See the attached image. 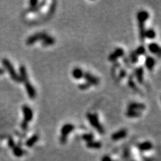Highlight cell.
<instances>
[{"mask_svg":"<svg viewBox=\"0 0 161 161\" xmlns=\"http://www.w3.org/2000/svg\"><path fill=\"white\" fill-rule=\"evenodd\" d=\"M20 77L21 78L22 81L24 83V86H25L26 92H27L28 95L30 99L31 100H34L36 97V92L35 88L33 87L30 82L28 76L27 71H26V67L24 65H21L20 67Z\"/></svg>","mask_w":161,"mask_h":161,"instance_id":"1","label":"cell"},{"mask_svg":"<svg viewBox=\"0 0 161 161\" xmlns=\"http://www.w3.org/2000/svg\"><path fill=\"white\" fill-rule=\"evenodd\" d=\"M149 13L146 10H140L137 13V21L138 25V30H139V36L142 42H144L145 40V22L149 18Z\"/></svg>","mask_w":161,"mask_h":161,"instance_id":"2","label":"cell"},{"mask_svg":"<svg viewBox=\"0 0 161 161\" xmlns=\"http://www.w3.org/2000/svg\"><path fill=\"white\" fill-rule=\"evenodd\" d=\"M87 118L89 123L91 124V126L93 127L100 134L103 135L104 134L105 131L104 127L101 124L100 121L99 120V117L97 113H88L87 114Z\"/></svg>","mask_w":161,"mask_h":161,"instance_id":"3","label":"cell"},{"mask_svg":"<svg viewBox=\"0 0 161 161\" xmlns=\"http://www.w3.org/2000/svg\"><path fill=\"white\" fill-rule=\"evenodd\" d=\"M2 63L3 67H5V69H6L7 72L9 73L11 78L14 80L16 83H22V79L20 78L19 75H18L15 71V69L14 66H13L11 62L7 59H3L2 61Z\"/></svg>","mask_w":161,"mask_h":161,"instance_id":"4","label":"cell"},{"mask_svg":"<svg viewBox=\"0 0 161 161\" xmlns=\"http://www.w3.org/2000/svg\"><path fill=\"white\" fill-rule=\"evenodd\" d=\"M75 130V126L70 123H67L63 125L61 128V136L60 137V142L61 144H65L67 140V136L70 133H71Z\"/></svg>","mask_w":161,"mask_h":161,"instance_id":"5","label":"cell"},{"mask_svg":"<svg viewBox=\"0 0 161 161\" xmlns=\"http://www.w3.org/2000/svg\"><path fill=\"white\" fill-rule=\"evenodd\" d=\"M48 34L45 32H39L36 33L30 36L28 38L26 41V43L27 45L30 46L32 44H35V42H38V41H42Z\"/></svg>","mask_w":161,"mask_h":161,"instance_id":"6","label":"cell"},{"mask_svg":"<svg viewBox=\"0 0 161 161\" xmlns=\"http://www.w3.org/2000/svg\"><path fill=\"white\" fill-rule=\"evenodd\" d=\"M124 53H125L124 50H123L121 48H115V50L109 55V57H108V60H109L110 62L114 63V62L117 61V59H118V58L123 57L125 55Z\"/></svg>","mask_w":161,"mask_h":161,"instance_id":"7","label":"cell"},{"mask_svg":"<svg viewBox=\"0 0 161 161\" xmlns=\"http://www.w3.org/2000/svg\"><path fill=\"white\" fill-rule=\"evenodd\" d=\"M22 112L24 114V120L26 122L29 123L33 118V112L32 109L27 105L22 106Z\"/></svg>","mask_w":161,"mask_h":161,"instance_id":"8","label":"cell"},{"mask_svg":"<svg viewBox=\"0 0 161 161\" xmlns=\"http://www.w3.org/2000/svg\"><path fill=\"white\" fill-rule=\"evenodd\" d=\"M83 78L86 82L90 84L91 85H97L100 83V79L97 77L93 75L89 72H85L83 74Z\"/></svg>","mask_w":161,"mask_h":161,"instance_id":"9","label":"cell"},{"mask_svg":"<svg viewBox=\"0 0 161 161\" xmlns=\"http://www.w3.org/2000/svg\"><path fill=\"white\" fill-rule=\"evenodd\" d=\"M128 132L126 129H121L117 132H114L111 136V138L113 141H118L123 138H125L127 136Z\"/></svg>","mask_w":161,"mask_h":161,"instance_id":"10","label":"cell"},{"mask_svg":"<svg viewBox=\"0 0 161 161\" xmlns=\"http://www.w3.org/2000/svg\"><path fill=\"white\" fill-rule=\"evenodd\" d=\"M146 109V105L142 103L138 102H131L128 104V110H135V111L140 112Z\"/></svg>","mask_w":161,"mask_h":161,"instance_id":"11","label":"cell"},{"mask_svg":"<svg viewBox=\"0 0 161 161\" xmlns=\"http://www.w3.org/2000/svg\"><path fill=\"white\" fill-rule=\"evenodd\" d=\"M138 149L141 152H146L152 149L153 145L151 142L150 141H145L141 143L138 144L137 145Z\"/></svg>","mask_w":161,"mask_h":161,"instance_id":"12","label":"cell"},{"mask_svg":"<svg viewBox=\"0 0 161 161\" xmlns=\"http://www.w3.org/2000/svg\"><path fill=\"white\" fill-rule=\"evenodd\" d=\"M145 64L148 70L152 71L155 66L156 61H155L154 58L152 57V56H147L145 59Z\"/></svg>","mask_w":161,"mask_h":161,"instance_id":"13","label":"cell"},{"mask_svg":"<svg viewBox=\"0 0 161 161\" xmlns=\"http://www.w3.org/2000/svg\"><path fill=\"white\" fill-rule=\"evenodd\" d=\"M135 77L136 80L140 84L143 83L144 81V68L142 67H138L135 69Z\"/></svg>","mask_w":161,"mask_h":161,"instance_id":"14","label":"cell"},{"mask_svg":"<svg viewBox=\"0 0 161 161\" xmlns=\"http://www.w3.org/2000/svg\"><path fill=\"white\" fill-rule=\"evenodd\" d=\"M148 50L151 53L154 54V55H159L160 52V46L156 42H151L148 45Z\"/></svg>","mask_w":161,"mask_h":161,"instance_id":"15","label":"cell"},{"mask_svg":"<svg viewBox=\"0 0 161 161\" xmlns=\"http://www.w3.org/2000/svg\"><path fill=\"white\" fill-rule=\"evenodd\" d=\"M84 72L79 67H75L72 71V76L74 79L77 80H79L80 79L83 78Z\"/></svg>","mask_w":161,"mask_h":161,"instance_id":"16","label":"cell"},{"mask_svg":"<svg viewBox=\"0 0 161 161\" xmlns=\"http://www.w3.org/2000/svg\"><path fill=\"white\" fill-rule=\"evenodd\" d=\"M55 43V38L53 37L50 36L49 35H47L42 40V45L44 47L46 46H49L53 45Z\"/></svg>","mask_w":161,"mask_h":161,"instance_id":"17","label":"cell"},{"mask_svg":"<svg viewBox=\"0 0 161 161\" xmlns=\"http://www.w3.org/2000/svg\"><path fill=\"white\" fill-rule=\"evenodd\" d=\"M38 139H39V136L38 134H34L32 136H31L30 138H29L28 139L26 140V146L28 148L32 147L33 146L38 142Z\"/></svg>","mask_w":161,"mask_h":161,"instance_id":"18","label":"cell"},{"mask_svg":"<svg viewBox=\"0 0 161 161\" xmlns=\"http://www.w3.org/2000/svg\"><path fill=\"white\" fill-rule=\"evenodd\" d=\"M128 85L129 87H130L132 89H133V90H134V91H136V92L140 93V91L139 90V89H138L137 86H136V84L135 82H134V79H133L132 75H130L128 77Z\"/></svg>","mask_w":161,"mask_h":161,"instance_id":"19","label":"cell"},{"mask_svg":"<svg viewBox=\"0 0 161 161\" xmlns=\"http://www.w3.org/2000/svg\"><path fill=\"white\" fill-rule=\"evenodd\" d=\"M86 146L91 149H100L102 148V145L100 142L98 141H91L86 144Z\"/></svg>","mask_w":161,"mask_h":161,"instance_id":"20","label":"cell"},{"mask_svg":"<svg viewBox=\"0 0 161 161\" xmlns=\"http://www.w3.org/2000/svg\"><path fill=\"white\" fill-rule=\"evenodd\" d=\"M141 112L135 111V110H127L126 115L128 117H130V118H134V117H139L141 116Z\"/></svg>","mask_w":161,"mask_h":161,"instance_id":"21","label":"cell"},{"mask_svg":"<svg viewBox=\"0 0 161 161\" xmlns=\"http://www.w3.org/2000/svg\"><path fill=\"white\" fill-rule=\"evenodd\" d=\"M156 32H155L154 29L149 28L145 30V38H146L148 39H150V40H152V39H154L155 37H156Z\"/></svg>","mask_w":161,"mask_h":161,"instance_id":"22","label":"cell"},{"mask_svg":"<svg viewBox=\"0 0 161 161\" xmlns=\"http://www.w3.org/2000/svg\"><path fill=\"white\" fill-rule=\"evenodd\" d=\"M46 1H42L40 2H39L38 3V5H36L35 7H30L28 9V11L30 12H39L41 10V8L44 6V5L46 4Z\"/></svg>","mask_w":161,"mask_h":161,"instance_id":"23","label":"cell"},{"mask_svg":"<svg viewBox=\"0 0 161 161\" xmlns=\"http://www.w3.org/2000/svg\"><path fill=\"white\" fill-rule=\"evenodd\" d=\"M81 138L87 143V142L93 141V139H94V135L91 132L84 133L83 135L81 136Z\"/></svg>","mask_w":161,"mask_h":161,"instance_id":"24","label":"cell"},{"mask_svg":"<svg viewBox=\"0 0 161 161\" xmlns=\"http://www.w3.org/2000/svg\"><path fill=\"white\" fill-rule=\"evenodd\" d=\"M134 52H135V53L137 55L138 57H139V56L146 55V50L145 47L143 45H140L136 48V50Z\"/></svg>","mask_w":161,"mask_h":161,"instance_id":"25","label":"cell"},{"mask_svg":"<svg viewBox=\"0 0 161 161\" xmlns=\"http://www.w3.org/2000/svg\"><path fill=\"white\" fill-rule=\"evenodd\" d=\"M13 153L15 156L17 157H20L24 154V150L20 148L18 146H15L13 148Z\"/></svg>","mask_w":161,"mask_h":161,"instance_id":"26","label":"cell"},{"mask_svg":"<svg viewBox=\"0 0 161 161\" xmlns=\"http://www.w3.org/2000/svg\"><path fill=\"white\" fill-rule=\"evenodd\" d=\"M130 61L133 64H136L138 62V57L134 51H132L130 54Z\"/></svg>","mask_w":161,"mask_h":161,"instance_id":"27","label":"cell"},{"mask_svg":"<svg viewBox=\"0 0 161 161\" xmlns=\"http://www.w3.org/2000/svg\"><path fill=\"white\" fill-rule=\"evenodd\" d=\"M91 85L89 83H88L87 82H84V83L79 84L78 88L80 90H86V89H88L89 87H91Z\"/></svg>","mask_w":161,"mask_h":161,"instance_id":"28","label":"cell"},{"mask_svg":"<svg viewBox=\"0 0 161 161\" xmlns=\"http://www.w3.org/2000/svg\"><path fill=\"white\" fill-rule=\"evenodd\" d=\"M127 75V71L126 69H121L120 70H119V75H118V78L119 79H122L125 78Z\"/></svg>","mask_w":161,"mask_h":161,"instance_id":"29","label":"cell"},{"mask_svg":"<svg viewBox=\"0 0 161 161\" xmlns=\"http://www.w3.org/2000/svg\"><path fill=\"white\" fill-rule=\"evenodd\" d=\"M21 128L23 130L26 131L28 130V123L26 122V121H22V122L21 123Z\"/></svg>","mask_w":161,"mask_h":161,"instance_id":"30","label":"cell"},{"mask_svg":"<svg viewBox=\"0 0 161 161\" xmlns=\"http://www.w3.org/2000/svg\"><path fill=\"white\" fill-rule=\"evenodd\" d=\"M101 161H114V160L110 156L106 155V156H104L102 157V159H101Z\"/></svg>","mask_w":161,"mask_h":161,"instance_id":"31","label":"cell"},{"mask_svg":"<svg viewBox=\"0 0 161 161\" xmlns=\"http://www.w3.org/2000/svg\"><path fill=\"white\" fill-rule=\"evenodd\" d=\"M38 1H37V0H31V1H30V7H35L36 5H38Z\"/></svg>","mask_w":161,"mask_h":161,"instance_id":"32","label":"cell"},{"mask_svg":"<svg viewBox=\"0 0 161 161\" xmlns=\"http://www.w3.org/2000/svg\"><path fill=\"white\" fill-rule=\"evenodd\" d=\"M8 145H9V146H10V148H14L15 146V143H14V140L12 139V138H10L9 139V141H8Z\"/></svg>","mask_w":161,"mask_h":161,"instance_id":"33","label":"cell"},{"mask_svg":"<svg viewBox=\"0 0 161 161\" xmlns=\"http://www.w3.org/2000/svg\"><path fill=\"white\" fill-rule=\"evenodd\" d=\"M123 62H124L125 63H126V65L128 67H131V65H130V60H129V59H128L127 57H124L123 58Z\"/></svg>","mask_w":161,"mask_h":161,"instance_id":"34","label":"cell"},{"mask_svg":"<svg viewBox=\"0 0 161 161\" xmlns=\"http://www.w3.org/2000/svg\"><path fill=\"white\" fill-rule=\"evenodd\" d=\"M113 67H115V68H118V67H120V64H119V63H118L117 61H115L114 62Z\"/></svg>","mask_w":161,"mask_h":161,"instance_id":"35","label":"cell"},{"mask_svg":"<svg viewBox=\"0 0 161 161\" xmlns=\"http://www.w3.org/2000/svg\"><path fill=\"white\" fill-rule=\"evenodd\" d=\"M5 73L4 69L0 68V75H3V73Z\"/></svg>","mask_w":161,"mask_h":161,"instance_id":"36","label":"cell"}]
</instances>
